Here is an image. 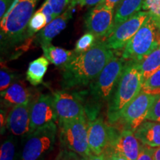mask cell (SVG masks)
Here are the masks:
<instances>
[{
  "label": "cell",
  "instance_id": "6da1fadb",
  "mask_svg": "<svg viewBox=\"0 0 160 160\" xmlns=\"http://www.w3.org/2000/svg\"><path fill=\"white\" fill-rule=\"evenodd\" d=\"M114 53L103 41H97L88 51L76 54L62 69L61 85L63 90L89 85L97 78Z\"/></svg>",
  "mask_w": 160,
  "mask_h": 160
},
{
  "label": "cell",
  "instance_id": "d4e9b609",
  "mask_svg": "<svg viewBox=\"0 0 160 160\" xmlns=\"http://www.w3.org/2000/svg\"><path fill=\"white\" fill-rule=\"evenodd\" d=\"M142 11L148 12L160 33V0H144Z\"/></svg>",
  "mask_w": 160,
  "mask_h": 160
},
{
  "label": "cell",
  "instance_id": "d6a6232c",
  "mask_svg": "<svg viewBox=\"0 0 160 160\" xmlns=\"http://www.w3.org/2000/svg\"><path fill=\"white\" fill-rule=\"evenodd\" d=\"M122 0H102L99 4L96 6L98 8H105L114 10L119 5Z\"/></svg>",
  "mask_w": 160,
  "mask_h": 160
},
{
  "label": "cell",
  "instance_id": "9c48e42d",
  "mask_svg": "<svg viewBox=\"0 0 160 160\" xmlns=\"http://www.w3.org/2000/svg\"><path fill=\"white\" fill-rule=\"evenodd\" d=\"M148 17L149 13L148 12L144 11L138 12L125 22L118 26L113 33L104 40L105 45L112 51L124 49Z\"/></svg>",
  "mask_w": 160,
  "mask_h": 160
},
{
  "label": "cell",
  "instance_id": "f35d334b",
  "mask_svg": "<svg viewBox=\"0 0 160 160\" xmlns=\"http://www.w3.org/2000/svg\"><path fill=\"white\" fill-rule=\"evenodd\" d=\"M153 159L160 160V147L155 148L154 153H153Z\"/></svg>",
  "mask_w": 160,
  "mask_h": 160
},
{
  "label": "cell",
  "instance_id": "44dd1931",
  "mask_svg": "<svg viewBox=\"0 0 160 160\" xmlns=\"http://www.w3.org/2000/svg\"><path fill=\"white\" fill-rule=\"evenodd\" d=\"M49 62V60L45 56H42L31 62L26 72V79L33 86L40 85L43 82Z\"/></svg>",
  "mask_w": 160,
  "mask_h": 160
},
{
  "label": "cell",
  "instance_id": "836d02e7",
  "mask_svg": "<svg viewBox=\"0 0 160 160\" xmlns=\"http://www.w3.org/2000/svg\"><path fill=\"white\" fill-rule=\"evenodd\" d=\"M62 154V155H61L59 160H86L85 158L73 151H65Z\"/></svg>",
  "mask_w": 160,
  "mask_h": 160
},
{
  "label": "cell",
  "instance_id": "cb8c5ba5",
  "mask_svg": "<svg viewBox=\"0 0 160 160\" xmlns=\"http://www.w3.org/2000/svg\"><path fill=\"white\" fill-rule=\"evenodd\" d=\"M15 136L8 137L2 144L0 148V160H16L17 142Z\"/></svg>",
  "mask_w": 160,
  "mask_h": 160
},
{
  "label": "cell",
  "instance_id": "8d00e7d4",
  "mask_svg": "<svg viewBox=\"0 0 160 160\" xmlns=\"http://www.w3.org/2000/svg\"><path fill=\"white\" fill-rule=\"evenodd\" d=\"M111 160H129L127 157H125V156H123L122 153H119V152L113 151V153H112Z\"/></svg>",
  "mask_w": 160,
  "mask_h": 160
},
{
  "label": "cell",
  "instance_id": "277c9868",
  "mask_svg": "<svg viewBox=\"0 0 160 160\" xmlns=\"http://www.w3.org/2000/svg\"><path fill=\"white\" fill-rule=\"evenodd\" d=\"M57 127L51 122L26 135L21 151L16 160H45L53 151L56 143Z\"/></svg>",
  "mask_w": 160,
  "mask_h": 160
},
{
  "label": "cell",
  "instance_id": "74e56055",
  "mask_svg": "<svg viewBox=\"0 0 160 160\" xmlns=\"http://www.w3.org/2000/svg\"><path fill=\"white\" fill-rule=\"evenodd\" d=\"M88 160H108V159L107 158L105 157V155L102 154V153H101V154L99 155L92 154Z\"/></svg>",
  "mask_w": 160,
  "mask_h": 160
},
{
  "label": "cell",
  "instance_id": "83f0119b",
  "mask_svg": "<svg viewBox=\"0 0 160 160\" xmlns=\"http://www.w3.org/2000/svg\"><path fill=\"white\" fill-rule=\"evenodd\" d=\"M142 91L151 94L160 93V68L145 80Z\"/></svg>",
  "mask_w": 160,
  "mask_h": 160
},
{
  "label": "cell",
  "instance_id": "d6986e66",
  "mask_svg": "<svg viewBox=\"0 0 160 160\" xmlns=\"http://www.w3.org/2000/svg\"><path fill=\"white\" fill-rule=\"evenodd\" d=\"M144 0H122L116 8L113 22L109 36L122 23L125 22L142 9Z\"/></svg>",
  "mask_w": 160,
  "mask_h": 160
},
{
  "label": "cell",
  "instance_id": "2e32d148",
  "mask_svg": "<svg viewBox=\"0 0 160 160\" xmlns=\"http://www.w3.org/2000/svg\"><path fill=\"white\" fill-rule=\"evenodd\" d=\"M73 8L68 6V8L61 15L55 18L51 22L48 24L45 28L36 35V42L41 46L51 44L53 38L59 35L66 28L68 22L73 16Z\"/></svg>",
  "mask_w": 160,
  "mask_h": 160
},
{
  "label": "cell",
  "instance_id": "484cf974",
  "mask_svg": "<svg viewBox=\"0 0 160 160\" xmlns=\"http://www.w3.org/2000/svg\"><path fill=\"white\" fill-rule=\"evenodd\" d=\"M98 40L93 33L87 32L85 34L82 36L79 39L77 40L76 43L74 52L76 54L84 53L88 51L93 46H94Z\"/></svg>",
  "mask_w": 160,
  "mask_h": 160
},
{
  "label": "cell",
  "instance_id": "5bb4252c",
  "mask_svg": "<svg viewBox=\"0 0 160 160\" xmlns=\"http://www.w3.org/2000/svg\"><path fill=\"white\" fill-rule=\"evenodd\" d=\"M31 103L17 105L11 108L6 119V127L15 137H25L30 133Z\"/></svg>",
  "mask_w": 160,
  "mask_h": 160
},
{
  "label": "cell",
  "instance_id": "52a82bcc",
  "mask_svg": "<svg viewBox=\"0 0 160 160\" xmlns=\"http://www.w3.org/2000/svg\"><path fill=\"white\" fill-rule=\"evenodd\" d=\"M60 139L65 149L86 160L92 155L88 145V123L86 117L59 122Z\"/></svg>",
  "mask_w": 160,
  "mask_h": 160
},
{
  "label": "cell",
  "instance_id": "7a4b0ae2",
  "mask_svg": "<svg viewBox=\"0 0 160 160\" xmlns=\"http://www.w3.org/2000/svg\"><path fill=\"white\" fill-rule=\"evenodd\" d=\"M39 0H15L1 19V51L9 50L25 42L28 23Z\"/></svg>",
  "mask_w": 160,
  "mask_h": 160
},
{
  "label": "cell",
  "instance_id": "8992f818",
  "mask_svg": "<svg viewBox=\"0 0 160 160\" xmlns=\"http://www.w3.org/2000/svg\"><path fill=\"white\" fill-rule=\"evenodd\" d=\"M158 30L150 16L124 48L122 57L126 61L140 62L160 45Z\"/></svg>",
  "mask_w": 160,
  "mask_h": 160
},
{
  "label": "cell",
  "instance_id": "4316f807",
  "mask_svg": "<svg viewBox=\"0 0 160 160\" xmlns=\"http://www.w3.org/2000/svg\"><path fill=\"white\" fill-rule=\"evenodd\" d=\"M19 77V74L10 71L8 68H6L5 66L2 65L0 71V91L1 92L5 91L13 83L17 82Z\"/></svg>",
  "mask_w": 160,
  "mask_h": 160
},
{
  "label": "cell",
  "instance_id": "e0dca14e",
  "mask_svg": "<svg viewBox=\"0 0 160 160\" xmlns=\"http://www.w3.org/2000/svg\"><path fill=\"white\" fill-rule=\"evenodd\" d=\"M31 93L23 82H17L1 92V102L5 108L25 105L32 101Z\"/></svg>",
  "mask_w": 160,
  "mask_h": 160
},
{
  "label": "cell",
  "instance_id": "f1b7e54d",
  "mask_svg": "<svg viewBox=\"0 0 160 160\" xmlns=\"http://www.w3.org/2000/svg\"><path fill=\"white\" fill-rule=\"evenodd\" d=\"M47 1L53 12L54 19L61 15L68 8L67 6L70 4V0H47Z\"/></svg>",
  "mask_w": 160,
  "mask_h": 160
},
{
  "label": "cell",
  "instance_id": "ba28073f",
  "mask_svg": "<svg viewBox=\"0 0 160 160\" xmlns=\"http://www.w3.org/2000/svg\"><path fill=\"white\" fill-rule=\"evenodd\" d=\"M157 95L142 91L141 93L128 105L119 119L124 124V128L134 132L137 128L145 121Z\"/></svg>",
  "mask_w": 160,
  "mask_h": 160
},
{
  "label": "cell",
  "instance_id": "7402d4cb",
  "mask_svg": "<svg viewBox=\"0 0 160 160\" xmlns=\"http://www.w3.org/2000/svg\"><path fill=\"white\" fill-rule=\"evenodd\" d=\"M137 64L142 75L143 81H145L160 68V45L145 59Z\"/></svg>",
  "mask_w": 160,
  "mask_h": 160
},
{
  "label": "cell",
  "instance_id": "5b68a950",
  "mask_svg": "<svg viewBox=\"0 0 160 160\" xmlns=\"http://www.w3.org/2000/svg\"><path fill=\"white\" fill-rule=\"evenodd\" d=\"M127 62L114 56L99 75L89 85V94L96 105L109 102Z\"/></svg>",
  "mask_w": 160,
  "mask_h": 160
},
{
  "label": "cell",
  "instance_id": "ac0fdd59",
  "mask_svg": "<svg viewBox=\"0 0 160 160\" xmlns=\"http://www.w3.org/2000/svg\"><path fill=\"white\" fill-rule=\"evenodd\" d=\"M136 137L142 145L157 148L160 147V122L145 120L134 131Z\"/></svg>",
  "mask_w": 160,
  "mask_h": 160
},
{
  "label": "cell",
  "instance_id": "603a6c76",
  "mask_svg": "<svg viewBox=\"0 0 160 160\" xmlns=\"http://www.w3.org/2000/svg\"><path fill=\"white\" fill-rule=\"evenodd\" d=\"M48 25V20L45 15L41 10L39 9L35 12L33 17L30 20L28 25L27 33H26V39L32 37L35 33H39L45 26Z\"/></svg>",
  "mask_w": 160,
  "mask_h": 160
},
{
  "label": "cell",
  "instance_id": "4dcf8cb0",
  "mask_svg": "<svg viewBox=\"0 0 160 160\" xmlns=\"http://www.w3.org/2000/svg\"><path fill=\"white\" fill-rule=\"evenodd\" d=\"M154 150L155 148H152L142 144L141 150L137 160H154L153 159Z\"/></svg>",
  "mask_w": 160,
  "mask_h": 160
},
{
  "label": "cell",
  "instance_id": "4fadbf2b",
  "mask_svg": "<svg viewBox=\"0 0 160 160\" xmlns=\"http://www.w3.org/2000/svg\"><path fill=\"white\" fill-rule=\"evenodd\" d=\"M112 131L102 118H97L88 122V145L91 153H102L109 142L113 139Z\"/></svg>",
  "mask_w": 160,
  "mask_h": 160
},
{
  "label": "cell",
  "instance_id": "30bf717a",
  "mask_svg": "<svg viewBox=\"0 0 160 160\" xmlns=\"http://www.w3.org/2000/svg\"><path fill=\"white\" fill-rule=\"evenodd\" d=\"M53 96L59 122L86 117L84 106L77 95L62 89L54 92Z\"/></svg>",
  "mask_w": 160,
  "mask_h": 160
},
{
  "label": "cell",
  "instance_id": "1f68e13d",
  "mask_svg": "<svg viewBox=\"0 0 160 160\" xmlns=\"http://www.w3.org/2000/svg\"><path fill=\"white\" fill-rule=\"evenodd\" d=\"M40 10L43 12L44 14L45 15L46 18H47L48 20V24L51 22L53 19H54V17H53V12H52V10L50 7L48 2L47 0H45V2H44L42 5L41 7H40Z\"/></svg>",
  "mask_w": 160,
  "mask_h": 160
},
{
  "label": "cell",
  "instance_id": "7c38bea8",
  "mask_svg": "<svg viewBox=\"0 0 160 160\" xmlns=\"http://www.w3.org/2000/svg\"><path fill=\"white\" fill-rule=\"evenodd\" d=\"M114 10L94 7L87 13L85 25L88 32L93 33L97 40H105L109 36L114 17Z\"/></svg>",
  "mask_w": 160,
  "mask_h": 160
},
{
  "label": "cell",
  "instance_id": "ffe728a7",
  "mask_svg": "<svg viewBox=\"0 0 160 160\" xmlns=\"http://www.w3.org/2000/svg\"><path fill=\"white\" fill-rule=\"evenodd\" d=\"M44 56L49 60L50 62L57 67L62 68L75 57L74 51H68L59 47H56L52 44L41 46Z\"/></svg>",
  "mask_w": 160,
  "mask_h": 160
},
{
  "label": "cell",
  "instance_id": "3957f363",
  "mask_svg": "<svg viewBox=\"0 0 160 160\" xmlns=\"http://www.w3.org/2000/svg\"><path fill=\"white\" fill-rule=\"evenodd\" d=\"M143 82L142 75L137 62L127 61L108 102L107 117L109 122L115 123L119 121L128 105L141 93Z\"/></svg>",
  "mask_w": 160,
  "mask_h": 160
},
{
  "label": "cell",
  "instance_id": "8fae6325",
  "mask_svg": "<svg viewBox=\"0 0 160 160\" xmlns=\"http://www.w3.org/2000/svg\"><path fill=\"white\" fill-rule=\"evenodd\" d=\"M57 121L58 118L53 95L41 94L37 99L32 101L30 133L47 124L57 123Z\"/></svg>",
  "mask_w": 160,
  "mask_h": 160
},
{
  "label": "cell",
  "instance_id": "d590c367",
  "mask_svg": "<svg viewBox=\"0 0 160 160\" xmlns=\"http://www.w3.org/2000/svg\"><path fill=\"white\" fill-rule=\"evenodd\" d=\"M102 0H81L79 5L81 7H96Z\"/></svg>",
  "mask_w": 160,
  "mask_h": 160
},
{
  "label": "cell",
  "instance_id": "f546056e",
  "mask_svg": "<svg viewBox=\"0 0 160 160\" xmlns=\"http://www.w3.org/2000/svg\"><path fill=\"white\" fill-rule=\"evenodd\" d=\"M146 120L160 122V93L157 94L152 103Z\"/></svg>",
  "mask_w": 160,
  "mask_h": 160
},
{
  "label": "cell",
  "instance_id": "9a60e30c",
  "mask_svg": "<svg viewBox=\"0 0 160 160\" xmlns=\"http://www.w3.org/2000/svg\"><path fill=\"white\" fill-rule=\"evenodd\" d=\"M113 151L122 153L129 160H137L142 143L136 137L134 132L124 128L111 142Z\"/></svg>",
  "mask_w": 160,
  "mask_h": 160
},
{
  "label": "cell",
  "instance_id": "e575fe53",
  "mask_svg": "<svg viewBox=\"0 0 160 160\" xmlns=\"http://www.w3.org/2000/svg\"><path fill=\"white\" fill-rule=\"evenodd\" d=\"M15 0H0V19H2Z\"/></svg>",
  "mask_w": 160,
  "mask_h": 160
}]
</instances>
